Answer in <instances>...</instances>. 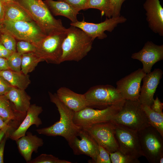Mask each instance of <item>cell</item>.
<instances>
[{
  "instance_id": "1",
  "label": "cell",
  "mask_w": 163,
  "mask_h": 163,
  "mask_svg": "<svg viewBox=\"0 0 163 163\" xmlns=\"http://www.w3.org/2000/svg\"><path fill=\"white\" fill-rule=\"evenodd\" d=\"M50 101L55 104L60 114V119L48 127L38 129L36 131L39 134L49 136H61L69 142L77 136L82 128L76 125L73 121L75 112L71 110L58 98L56 93L49 92Z\"/></svg>"
},
{
  "instance_id": "2",
  "label": "cell",
  "mask_w": 163,
  "mask_h": 163,
  "mask_svg": "<svg viewBox=\"0 0 163 163\" xmlns=\"http://www.w3.org/2000/svg\"><path fill=\"white\" fill-rule=\"evenodd\" d=\"M20 5L47 36L67 31L62 21L56 19L42 0H14Z\"/></svg>"
},
{
  "instance_id": "3",
  "label": "cell",
  "mask_w": 163,
  "mask_h": 163,
  "mask_svg": "<svg viewBox=\"0 0 163 163\" xmlns=\"http://www.w3.org/2000/svg\"><path fill=\"white\" fill-rule=\"evenodd\" d=\"M94 40L81 29L71 25L62 44L61 63L82 60L91 50Z\"/></svg>"
},
{
  "instance_id": "4",
  "label": "cell",
  "mask_w": 163,
  "mask_h": 163,
  "mask_svg": "<svg viewBox=\"0 0 163 163\" xmlns=\"http://www.w3.org/2000/svg\"><path fill=\"white\" fill-rule=\"evenodd\" d=\"M110 122L137 131L150 126L139 99L125 100L121 109Z\"/></svg>"
},
{
  "instance_id": "5",
  "label": "cell",
  "mask_w": 163,
  "mask_h": 163,
  "mask_svg": "<svg viewBox=\"0 0 163 163\" xmlns=\"http://www.w3.org/2000/svg\"><path fill=\"white\" fill-rule=\"evenodd\" d=\"M143 156L149 162L159 163L163 156V136L151 126L137 131Z\"/></svg>"
},
{
  "instance_id": "6",
  "label": "cell",
  "mask_w": 163,
  "mask_h": 163,
  "mask_svg": "<svg viewBox=\"0 0 163 163\" xmlns=\"http://www.w3.org/2000/svg\"><path fill=\"white\" fill-rule=\"evenodd\" d=\"M125 100L103 109H95L87 107L75 112L74 123L82 128L103 123L110 122L121 109Z\"/></svg>"
},
{
  "instance_id": "7",
  "label": "cell",
  "mask_w": 163,
  "mask_h": 163,
  "mask_svg": "<svg viewBox=\"0 0 163 163\" xmlns=\"http://www.w3.org/2000/svg\"><path fill=\"white\" fill-rule=\"evenodd\" d=\"M84 94L88 107L99 109L105 108L125 100L116 88L109 85L92 87Z\"/></svg>"
},
{
  "instance_id": "8",
  "label": "cell",
  "mask_w": 163,
  "mask_h": 163,
  "mask_svg": "<svg viewBox=\"0 0 163 163\" xmlns=\"http://www.w3.org/2000/svg\"><path fill=\"white\" fill-rule=\"evenodd\" d=\"M3 26L16 40L28 41L35 46L47 36L33 21H4Z\"/></svg>"
},
{
  "instance_id": "9",
  "label": "cell",
  "mask_w": 163,
  "mask_h": 163,
  "mask_svg": "<svg viewBox=\"0 0 163 163\" xmlns=\"http://www.w3.org/2000/svg\"><path fill=\"white\" fill-rule=\"evenodd\" d=\"M67 32H61L46 36L36 45L34 52L43 61L49 63L60 64L62 44Z\"/></svg>"
},
{
  "instance_id": "10",
  "label": "cell",
  "mask_w": 163,
  "mask_h": 163,
  "mask_svg": "<svg viewBox=\"0 0 163 163\" xmlns=\"http://www.w3.org/2000/svg\"><path fill=\"white\" fill-rule=\"evenodd\" d=\"M114 124L118 150L125 155L138 158L143 156L137 131L121 125Z\"/></svg>"
},
{
  "instance_id": "11",
  "label": "cell",
  "mask_w": 163,
  "mask_h": 163,
  "mask_svg": "<svg viewBox=\"0 0 163 163\" xmlns=\"http://www.w3.org/2000/svg\"><path fill=\"white\" fill-rule=\"evenodd\" d=\"M82 128L109 153L118 150L113 123L109 122L97 123Z\"/></svg>"
},
{
  "instance_id": "12",
  "label": "cell",
  "mask_w": 163,
  "mask_h": 163,
  "mask_svg": "<svg viewBox=\"0 0 163 163\" xmlns=\"http://www.w3.org/2000/svg\"><path fill=\"white\" fill-rule=\"evenodd\" d=\"M126 21L125 17L120 16L110 18H107L104 21L99 23L86 22L83 19L82 21L71 22L70 24L81 29L94 40L96 38L102 40L107 37L104 33L105 31L111 32L118 24L123 23Z\"/></svg>"
},
{
  "instance_id": "13",
  "label": "cell",
  "mask_w": 163,
  "mask_h": 163,
  "mask_svg": "<svg viewBox=\"0 0 163 163\" xmlns=\"http://www.w3.org/2000/svg\"><path fill=\"white\" fill-rule=\"evenodd\" d=\"M75 155H85L91 159L89 163H94L99 153V145L93 138L82 128L77 135L68 142Z\"/></svg>"
},
{
  "instance_id": "14",
  "label": "cell",
  "mask_w": 163,
  "mask_h": 163,
  "mask_svg": "<svg viewBox=\"0 0 163 163\" xmlns=\"http://www.w3.org/2000/svg\"><path fill=\"white\" fill-rule=\"evenodd\" d=\"M146 74L139 68L117 82L116 88L124 99H139L141 83Z\"/></svg>"
},
{
  "instance_id": "15",
  "label": "cell",
  "mask_w": 163,
  "mask_h": 163,
  "mask_svg": "<svg viewBox=\"0 0 163 163\" xmlns=\"http://www.w3.org/2000/svg\"><path fill=\"white\" fill-rule=\"evenodd\" d=\"M131 57L141 62L143 70L145 73H148L154 64L163 60V45H158L152 41H147L140 50L133 54Z\"/></svg>"
},
{
  "instance_id": "16",
  "label": "cell",
  "mask_w": 163,
  "mask_h": 163,
  "mask_svg": "<svg viewBox=\"0 0 163 163\" xmlns=\"http://www.w3.org/2000/svg\"><path fill=\"white\" fill-rule=\"evenodd\" d=\"M163 72L159 69H155L146 74L142 80L143 85L140 89L139 100L142 105L150 107L154 100V96Z\"/></svg>"
},
{
  "instance_id": "17",
  "label": "cell",
  "mask_w": 163,
  "mask_h": 163,
  "mask_svg": "<svg viewBox=\"0 0 163 163\" xmlns=\"http://www.w3.org/2000/svg\"><path fill=\"white\" fill-rule=\"evenodd\" d=\"M143 7L150 28L155 33L163 36V8L159 0H146Z\"/></svg>"
},
{
  "instance_id": "18",
  "label": "cell",
  "mask_w": 163,
  "mask_h": 163,
  "mask_svg": "<svg viewBox=\"0 0 163 163\" xmlns=\"http://www.w3.org/2000/svg\"><path fill=\"white\" fill-rule=\"evenodd\" d=\"M43 111L41 106L35 104H31L25 117L18 127L9 134L8 138L13 140L16 141L25 135L27 129L31 126L34 125L38 127L42 123L39 115Z\"/></svg>"
},
{
  "instance_id": "19",
  "label": "cell",
  "mask_w": 163,
  "mask_h": 163,
  "mask_svg": "<svg viewBox=\"0 0 163 163\" xmlns=\"http://www.w3.org/2000/svg\"><path fill=\"white\" fill-rule=\"evenodd\" d=\"M16 140L19 153L27 163L31 160L32 153L38 152L39 147L43 144V139L30 132Z\"/></svg>"
},
{
  "instance_id": "20",
  "label": "cell",
  "mask_w": 163,
  "mask_h": 163,
  "mask_svg": "<svg viewBox=\"0 0 163 163\" xmlns=\"http://www.w3.org/2000/svg\"><path fill=\"white\" fill-rule=\"evenodd\" d=\"M56 94L62 103L75 112L88 107L84 94L77 93L65 87L59 88Z\"/></svg>"
},
{
  "instance_id": "21",
  "label": "cell",
  "mask_w": 163,
  "mask_h": 163,
  "mask_svg": "<svg viewBox=\"0 0 163 163\" xmlns=\"http://www.w3.org/2000/svg\"><path fill=\"white\" fill-rule=\"evenodd\" d=\"M0 117L13 131L19 126L25 116L18 113L5 95H0Z\"/></svg>"
},
{
  "instance_id": "22",
  "label": "cell",
  "mask_w": 163,
  "mask_h": 163,
  "mask_svg": "<svg viewBox=\"0 0 163 163\" xmlns=\"http://www.w3.org/2000/svg\"><path fill=\"white\" fill-rule=\"evenodd\" d=\"M14 109L19 113L26 116L30 104V97L25 90L12 87L5 94Z\"/></svg>"
},
{
  "instance_id": "23",
  "label": "cell",
  "mask_w": 163,
  "mask_h": 163,
  "mask_svg": "<svg viewBox=\"0 0 163 163\" xmlns=\"http://www.w3.org/2000/svg\"><path fill=\"white\" fill-rule=\"evenodd\" d=\"M43 2L53 15L64 16L72 23L78 21L77 15L79 12L65 1L45 0Z\"/></svg>"
},
{
  "instance_id": "24",
  "label": "cell",
  "mask_w": 163,
  "mask_h": 163,
  "mask_svg": "<svg viewBox=\"0 0 163 163\" xmlns=\"http://www.w3.org/2000/svg\"><path fill=\"white\" fill-rule=\"evenodd\" d=\"M4 3L5 11L4 21H33L25 10L16 2L14 1L10 2Z\"/></svg>"
},
{
  "instance_id": "25",
  "label": "cell",
  "mask_w": 163,
  "mask_h": 163,
  "mask_svg": "<svg viewBox=\"0 0 163 163\" xmlns=\"http://www.w3.org/2000/svg\"><path fill=\"white\" fill-rule=\"evenodd\" d=\"M2 76L12 87L25 90L30 84L29 75L21 72H17L9 69L0 71Z\"/></svg>"
},
{
  "instance_id": "26",
  "label": "cell",
  "mask_w": 163,
  "mask_h": 163,
  "mask_svg": "<svg viewBox=\"0 0 163 163\" xmlns=\"http://www.w3.org/2000/svg\"><path fill=\"white\" fill-rule=\"evenodd\" d=\"M42 59L34 52L22 54L21 72L26 75L33 71Z\"/></svg>"
},
{
  "instance_id": "27",
  "label": "cell",
  "mask_w": 163,
  "mask_h": 163,
  "mask_svg": "<svg viewBox=\"0 0 163 163\" xmlns=\"http://www.w3.org/2000/svg\"><path fill=\"white\" fill-rule=\"evenodd\" d=\"M142 105L150 126L156 129L163 136V114L154 111L147 105Z\"/></svg>"
},
{
  "instance_id": "28",
  "label": "cell",
  "mask_w": 163,
  "mask_h": 163,
  "mask_svg": "<svg viewBox=\"0 0 163 163\" xmlns=\"http://www.w3.org/2000/svg\"><path fill=\"white\" fill-rule=\"evenodd\" d=\"M89 8L98 9L102 16L105 15L109 18L112 17L110 0H88L85 10Z\"/></svg>"
},
{
  "instance_id": "29",
  "label": "cell",
  "mask_w": 163,
  "mask_h": 163,
  "mask_svg": "<svg viewBox=\"0 0 163 163\" xmlns=\"http://www.w3.org/2000/svg\"><path fill=\"white\" fill-rule=\"evenodd\" d=\"M17 41L14 36L4 27L0 36V43L8 50L14 52L16 51Z\"/></svg>"
},
{
  "instance_id": "30",
  "label": "cell",
  "mask_w": 163,
  "mask_h": 163,
  "mask_svg": "<svg viewBox=\"0 0 163 163\" xmlns=\"http://www.w3.org/2000/svg\"><path fill=\"white\" fill-rule=\"evenodd\" d=\"M112 163H140L138 158L125 155L117 150L109 153Z\"/></svg>"
},
{
  "instance_id": "31",
  "label": "cell",
  "mask_w": 163,
  "mask_h": 163,
  "mask_svg": "<svg viewBox=\"0 0 163 163\" xmlns=\"http://www.w3.org/2000/svg\"><path fill=\"white\" fill-rule=\"evenodd\" d=\"M70 161L59 159L52 155L42 154L31 159L28 163H71Z\"/></svg>"
},
{
  "instance_id": "32",
  "label": "cell",
  "mask_w": 163,
  "mask_h": 163,
  "mask_svg": "<svg viewBox=\"0 0 163 163\" xmlns=\"http://www.w3.org/2000/svg\"><path fill=\"white\" fill-rule=\"evenodd\" d=\"M22 54L17 52L13 53L7 59L9 69L13 71L21 72Z\"/></svg>"
},
{
  "instance_id": "33",
  "label": "cell",
  "mask_w": 163,
  "mask_h": 163,
  "mask_svg": "<svg viewBox=\"0 0 163 163\" xmlns=\"http://www.w3.org/2000/svg\"><path fill=\"white\" fill-rule=\"evenodd\" d=\"M36 46L33 44L28 41L18 40L16 44V51L21 54L35 52Z\"/></svg>"
},
{
  "instance_id": "34",
  "label": "cell",
  "mask_w": 163,
  "mask_h": 163,
  "mask_svg": "<svg viewBox=\"0 0 163 163\" xmlns=\"http://www.w3.org/2000/svg\"><path fill=\"white\" fill-rule=\"evenodd\" d=\"M99 153L94 163H111L109 153L99 145Z\"/></svg>"
},
{
  "instance_id": "35",
  "label": "cell",
  "mask_w": 163,
  "mask_h": 163,
  "mask_svg": "<svg viewBox=\"0 0 163 163\" xmlns=\"http://www.w3.org/2000/svg\"><path fill=\"white\" fill-rule=\"evenodd\" d=\"M126 0H110L112 11V17L116 18L120 16V11L122 5Z\"/></svg>"
},
{
  "instance_id": "36",
  "label": "cell",
  "mask_w": 163,
  "mask_h": 163,
  "mask_svg": "<svg viewBox=\"0 0 163 163\" xmlns=\"http://www.w3.org/2000/svg\"><path fill=\"white\" fill-rule=\"evenodd\" d=\"M88 0H64L74 9L79 11L82 10H85L86 5Z\"/></svg>"
},
{
  "instance_id": "37",
  "label": "cell",
  "mask_w": 163,
  "mask_h": 163,
  "mask_svg": "<svg viewBox=\"0 0 163 163\" xmlns=\"http://www.w3.org/2000/svg\"><path fill=\"white\" fill-rule=\"evenodd\" d=\"M12 86L0 75V95H5Z\"/></svg>"
},
{
  "instance_id": "38",
  "label": "cell",
  "mask_w": 163,
  "mask_h": 163,
  "mask_svg": "<svg viewBox=\"0 0 163 163\" xmlns=\"http://www.w3.org/2000/svg\"><path fill=\"white\" fill-rule=\"evenodd\" d=\"M150 107L154 111L161 114H163L162 112L163 104L160 101L157 96L155 99H154L153 103Z\"/></svg>"
},
{
  "instance_id": "39",
  "label": "cell",
  "mask_w": 163,
  "mask_h": 163,
  "mask_svg": "<svg viewBox=\"0 0 163 163\" xmlns=\"http://www.w3.org/2000/svg\"><path fill=\"white\" fill-rule=\"evenodd\" d=\"M8 137L5 134L0 142V163H3L4 152L6 141Z\"/></svg>"
},
{
  "instance_id": "40",
  "label": "cell",
  "mask_w": 163,
  "mask_h": 163,
  "mask_svg": "<svg viewBox=\"0 0 163 163\" xmlns=\"http://www.w3.org/2000/svg\"><path fill=\"white\" fill-rule=\"evenodd\" d=\"M0 128H1V129L5 130L6 131V133L8 134L13 131L11 127L7 124L0 117Z\"/></svg>"
},
{
  "instance_id": "41",
  "label": "cell",
  "mask_w": 163,
  "mask_h": 163,
  "mask_svg": "<svg viewBox=\"0 0 163 163\" xmlns=\"http://www.w3.org/2000/svg\"><path fill=\"white\" fill-rule=\"evenodd\" d=\"M9 69L7 59L0 57V71Z\"/></svg>"
},
{
  "instance_id": "42",
  "label": "cell",
  "mask_w": 163,
  "mask_h": 163,
  "mask_svg": "<svg viewBox=\"0 0 163 163\" xmlns=\"http://www.w3.org/2000/svg\"><path fill=\"white\" fill-rule=\"evenodd\" d=\"M4 3L0 0V23H3L5 15Z\"/></svg>"
},
{
  "instance_id": "43",
  "label": "cell",
  "mask_w": 163,
  "mask_h": 163,
  "mask_svg": "<svg viewBox=\"0 0 163 163\" xmlns=\"http://www.w3.org/2000/svg\"><path fill=\"white\" fill-rule=\"evenodd\" d=\"M6 131L5 130L0 129V142L4 137Z\"/></svg>"
},
{
  "instance_id": "44",
  "label": "cell",
  "mask_w": 163,
  "mask_h": 163,
  "mask_svg": "<svg viewBox=\"0 0 163 163\" xmlns=\"http://www.w3.org/2000/svg\"><path fill=\"white\" fill-rule=\"evenodd\" d=\"M4 3H8L14 1V0H1Z\"/></svg>"
},
{
  "instance_id": "45",
  "label": "cell",
  "mask_w": 163,
  "mask_h": 163,
  "mask_svg": "<svg viewBox=\"0 0 163 163\" xmlns=\"http://www.w3.org/2000/svg\"><path fill=\"white\" fill-rule=\"evenodd\" d=\"M3 26V23H0V36Z\"/></svg>"
},
{
  "instance_id": "46",
  "label": "cell",
  "mask_w": 163,
  "mask_h": 163,
  "mask_svg": "<svg viewBox=\"0 0 163 163\" xmlns=\"http://www.w3.org/2000/svg\"><path fill=\"white\" fill-rule=\"evenodd\" d=\"M163 163V156L161 157L159 160V163Z\"/></svg>"
},
{
  "instance_id": "47",
  "label": "cell",
  "mask_w": 163,
  "mask_h": 163,
  "mask_svg": "<svg viewBox=\"0 0 163 163\" xmlns=\"http://www.w3.org/2000/svg\"><path fill=\"white\" fill-rule=\"evenodd\" d=\"M59 1H64V0H59Z\"/></svg>"
},
{
  "instance_id": "48",
  "label": "cell",
  "mask_w": 163,
  "mask_h": 163,
  "mask_svg": "<svg viewBox=\"0 0 163 163\" xmlns=\"http://www.w3.org/2000/svg\"><path fill=\"white\" fill-rule=\"evenodd\" d=\"M1 129V128H0V129Z\"/></svg>"
}]
</instances>
